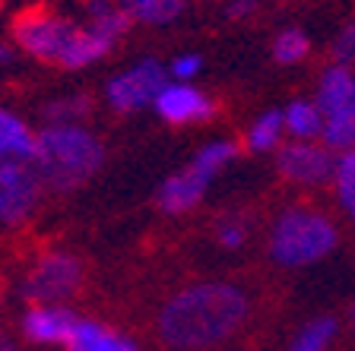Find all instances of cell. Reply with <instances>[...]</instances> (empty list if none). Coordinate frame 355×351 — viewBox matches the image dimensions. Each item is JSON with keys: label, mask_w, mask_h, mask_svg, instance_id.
<instances>
[{"label": "cell", "mask_w": 355, "mask_h": 351, "mask_svg": "<svg viewBox=\"0 0 355 351\" xmlns=\"http://www.w3.org/2000/svg\"><path fill=\"white\" fill-rule=\"evenodd\" d=\"M248 316V294L235 285H197L175 294L159 316V332L175 348H207L222 342Z\"/></svg>", "instance_id": "cell-1"}, {"label": "cell", "mask_w": 355, "mask_h": 351, "mask_svg": "<svg viewBox=\"0 0 355 351\" xmlns=\"http://www.w3.org/2000/svg\"><path fill=\"white\" fill-rule=\"evenodd\" d=\"M102 159V143L80 127H44L35 136L32 168L51 190H73L96 174Z\"/></svg>", "instance_id": "cell-2"}, {"label": "cell", "mask_w": 355, "mask_h": 351, "mask_svg": "<svg viewBox=\"0 0 355 351\" xmlns=\"http://www.w3.org/2000/svg\"><path fill=\"white\" fill-rule=\"evenodd\" d=\"M336 241V225L324 213L295 206L276 219L270 231V256L279 266H311L330 256Z\"/></svg>", "instance_id": "cell-3"}, {"label": "cell", "mask_w": 355, "mask_h": 351, "mask_svg": "<svg viewBox=\"0 0 355 351\" xmlns=\"http://www.w3.org/2000/svg\"><path fill=\"white\" fill-rule=\"evenodd\" d=\"M13 32H16V42L29 54H35L38 60H54V64H60V57H64L67 48L73 44L80 29H76L70 19H64V16L38 10V13L19 16Z\"/></svg>", "instance_id": "cell-4"}, {"label": "cell", "mask_w": 355, "mask_h": 351, "mask_svg": "<svg viewBox=\"0 0 355 351\" xmlns=\"http://www.w3.org/2000/svg\"><path fill=\"white\" fill-rule=\"evenodd\" d=\"M336 159L324 143H302V139H292L288 146L279 149V165L282 177H288L292 183H302V187H318V183L333 181L336 174Z\"/></svg>", "instance_id": "cell-5"}, {"label": "cell", "mask_w": 355, "mask_h": 351, "mask_svg": "<svg viewBox=\"0 0 355 351\" xmlns=\"http://www.w3.org/2000/svg\"><path fill=\"white\" fill-rule=\"evenodd\" d=\"M42 177L32 161H0V222H22L35 209Z\"/></svg>", "instance_id": "cell-6"}, {"label": "cell", "mask_w": 355, "mask_h": 351, "mask_svg": "<svg viewBox=\"0 0 355 351\" xmlns=\"http://www.w3.org/2000/svg\"><path fill=\"white\" fill-rule=\"evenodd\" d=\"M80 278H83V266L76 256L48 253L44 260H38V266L29 272L22 291H26L29 300H60L80 288Z\"/></svg>", "instance_id": "cell-7"}, {"label": "cell", "mask_w": 355, "mask_h": 351, "mask_svg": "<svg viewBox=\"0 0 355 351\" xmlns=\"http://www.w3.org/2000/svg\"><path fill=\"white\" fill-rule=\"evenodd\" d=\"M168 86L165 82V70L155 60H143L133 70L121 73L118 80L108 82V98L118 111H137L143 105L155 102L162 96V89Z\"/></svg>", "instance_id": "cell-8"}, {"label": "cell", "mask_w": 355, "mask_h": 351, "mask_svg": "<svg viewBox=\"0 0 355 351\" xmlns=\"http://www.w3.org/2000/svg\"><path fill=\"white\" fill-rule=\"evenodd\" d=\"M318 105L327 117H355V73L349 66L336 64L320 76Z\"/></svg>", "instance_id": "cell-9"}, {"label": "cell", "mask_w": 355, "mask_h": 351, "mask_svg": "<svg viewBox=\"0 0 355 351\" xmlns=\"http://www.w3.org/2000/svg\"><path fill=\"white\" fill-rule=\"evenodd\" d=\"M155 108L171 124H187V120H203L213 114V105L207 96H200L191 86H165L162 96L155 98Z\"/></svg>", "instance_id": "cell-10"}, {"label": "cell", "mask_w": 355, "mask_h": 351, "mask_svg": "<svg viewBox=\"0 0 355 351\" xmlns=\"http://www.w3.org/2000/svg\"><path fill=\"white\" fill-rule=\"evenodd\" d=\"M207 183H209V177H203L200 171H193V168L181 171V174L168 177V181L162 183V190H159V206H162L165 213H184V209H191V206L200 203Z\"/></svg>", "instance_id": "cell-11"}, {"label": "cell", "mask_w": 355, "mask_h": 351, "mask_svg": "<svg viewBox=\"0 0 355 351\" xmlns=\"http://www.w3.org/2000/svg\"><path fill=\"white\" fill-rule=\"evenodd\" d=\"M73 314H67L60 307H35L26 314V336L35 339V342H67L76 330Z\"/></svg>", "instance_id": "cell-12"}, {"label": "cell", "mask_w": 355, "mask_h": 351, "mask_svg": "<svg viewBox=\"0 0 355 351\" xmlns=\"http://www.w3.org/2000/svg\"><path fill=\"white\" fill-rule=\"evenodd\" d=\"M35 136L26 130L19 117L0 111V161H32Z\"/></svg>", "instance_id": "cell-13"}, {"label": "cell", "mask_w": 355, "mask_h": 351, "mask_svg": "<svg viewBox=\"0 0 355 351\" xmlns=\"http://www.w3.org/2000/svg\"><path fill=\"white\" fill-rule=\"evenodd\" d=\"M67 348L70 351H137V345L121 339V336H114V332L98 326V323L80 320L73 336L67 339Z\"/></svg>", "instance_id": "cell-14"}, {"label": "cell", "mask_w": 355, "mask_h": 351, "mask_svg": "<svg viewBox=\"0 0 355 351\" xmlns=\"http://www.w3.org/2000/svg\"><path fill=\"white\" fill-rule=\"evenodd\" d=\"M282 117H286V133H292V139L311 143L314 136L324 133V111H320L318 102L298 98V102H292L286 111H282Z\"/></svg>", "instance_id": "cell-15"}, {"label": "cell", "mask_w": 355, "mask_h": 351, "mask_svg": "<svg viewBox=\"0 0 355 351\" xmlns=\"http://www.w3.org/2000/svg\"><path fill=\"white\" fill-rule=\"evenodd\" d=\"M89 16H92V26H89V29L105 35L108 42H114V38L130 26V13H127L121 3H111V0H89Z\"/></svg>", "instance_id": "cell-16"}, {"label": "cell", "mask_w": 355, "mask_h": 351, "mask_svg": "<svg viewBox=\"0 0 355 351\" xmlns=\"http://www.w3.org/2000/svg\"><path fill=\"white\" fill-rule=\"evenodd\" d=\"M114 42H108L105 35H98V32L92 29H80L73 38V44L67 48V54L60 57V66H86L92 64V60H98L105 51H108Z\"/></svg>", "instance_id": "cell-17"}, {"label": "cell", "mask_w": 355, "mask_h": 351, "mask_svg": "<svg viewBox=\"0 0 355 351\" xmlns=\"http://www.w3.org/2000/svg\"><path fill=\"white\" fill-rule=\"evenodd\" d=\"M121 7L130 13V19L162 26V22H171L184 10V0H121Z\"/></svg>", "instance_id": "cell-18"}, {"label": "cell", "mask_w": 355, "mask_h": 351, "mask_svg": "<svg viewBox=\"0 0 355 351\" xmlns=\"http://www.w3.org/2000/svg\"><path fill=\"white\" fill-rule=\"evenodd\" d=\"M333 339H336V320L333 316H318L308 326H302V332L292 339L288 351H327Z\"/></svg>", "instance_id": "cell-19"}, {"label": "cell", "mask_w": 355, "mask_h": 351, "mask_svg": "<svg viewBox=\"0 0 355 351\" xmlns=\"http://www.w3.org/2000/svg\"><path fill=\"white\" fill-rule=\"evenodd\" d=\"M282 133H286V117H282V111H266L257 124L248 130V146H251L254 152H270V149L279 146Z\"/></svg>", "instance_id": "cell-20"}, {"label": "cell", "mask_w": 355, "mask_h": 351, "mask_svg": "<svg viewBox=\"0 0 355 351\" xmlns=\"http://www.w3.org/2000/svg\"><path fill=\"white\" fill-rule=\"evenodd\" d=\"M333 183H336V197H340L343 209L355 219V149L352 152H343L340 159H336Z\"/></svg>", "instance_id": "cell-21"}, {"label": "cell", "mask_w": 355, "mask_h": 351, "mask_svg": "<svg viewBox=\"0 0 355 351\" xmlns=\"http://www.w3.org/2000/svg\"><path fill=\"white\" fill-rule=\"evenodd\" d=\"M308 48H311V42L304 32L286 29V32H279L273 42V57L279 60V64H298V60L308 54Z\"/></svg>", "instance_id": "cell-22"}, {"label": "cell", "mask_w": 355, "mask_h": 351, "mask_svg": "<svg viewBox=\"0 0 355 351\" xmlns=\"http://www.w3.org/2000/svg\"><path fill=\"white\" fill-rule=\"evenodd\" d=\"M86 111H89L86 98H58V102L44 108V120L51 127H73Z\"/></svg>", "instance_id": "cell-23"}, {"label": "cell", "mask_w": 355, "mask_h": 351, "mask_svg": "<svg viewBox=\"0 0 355 351\" xmlns=\"http://www.w3.org/2000/svg\"><path fill=\"white\" fill-rule=\"evenodd\" d=\"M232 155H235V146H232V143H209L207 149H200V155L193 159L191 168L200 171L203 177H213L216 171L232 159Z\"/></svg>", "instance_id": "cell-24"}, {"label": "cell", "mask_w": 355, "mask_h": 351, "mask_svg": "<svg viewBox=\"0 0 355 351\" xmlns=\"http://www.w3.org/2000/svg\"><path fill=\"white\" fill-rule=\"evenodd\" d=\"M333 57L340 60L343 66H349L355 60V22H349L346 29L336 35V42H333Z\"/></svg>", "instance_id": "cell-25"}, {"label": "cell", "mask_w": 355, "mask_h": 351, "mask_svg": "<svg viewBox=\"0 0 355 351\" xmlns=\"http://www.w3.org/2000/svg\"><path fill=\"white\" fill-rule=\"evenodd\" d=\"M219 241L225 244V247H241L244 244V225H238V222H222L219 225Z\"/></svg>", "instance_id": "cell-26"}, {"label": "cell", "mask_w": 355, "mask_h": 351, "mask_svg": "<svg viewBox=\"0 0 355 351\" xmlns=\"http://www.w3.org/2000/svg\"><path fill=\"white\" fill-rule=\"evenodd\" d=\"M200 70V57H193V54H184V57H178L175 64H171V73L181 76V80H187V76H193Z\"/></svg>", "instance_id": "cell-27"}, {"label": "cell", "mask_w": 355, "mask_h": 351, "mask_svg": "<svg viewBox=\"0 0 355 351\" xmlns=\"http://www.w3.org/2000/svg\"><path fill=\"white\" fill-rule=\"evenodd\" d=\"M254 7H257V0H232L229 16H235V19H241V16L254 13Z\"/></svg>", "instance_id": "cell-28"}, {"label": "cell", "mask_w": 355, "mask_h": 351, "mask_svg": "<svg viewBox=\"0 0 355 351\" xmlns=\"http://www.w3.org/2000/svg\"><path fill=\"white\" fill-rule=\"evenodd\" d=\"M0 351H13V345H10L3 336H0Z\"/></svg>", "instance_id": "cell-29"}, {"label": "cell", "mask_w": 355, "mask_h": 351, "mask_svg": "<svg viewBox=\"0 0 355 351\" xmlns=\"http://www.w3.org/2000/svg\"><path fill=\"white\" fill-rule=\"evenodd\" d=\"M0 60H10V51L3 48V44H0Z\"/></svg>", "instance_id": "cell-30"}, {"label": "cell", "mask_w": 355, "mask_h": 351, "mask_svg": "<svg viewBox=\"0 0 355 351\" xmlns=\"http://www.w3.org/2000/svg\"><path fill=\"white\" fill-rule=\"evenodd\" d=\"M349 316H352V323H355V304H352V310H349Z\"/></svg>", "instance_id": "cell-31"}]
</instances>
